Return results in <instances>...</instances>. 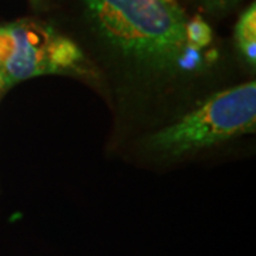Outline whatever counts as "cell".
Listing matches in <instances>:
<instances>
[{
    "label": "cell",
    "instance_id": "cell-1",
    "mask_svg": "<svg viewBox=\"0 0 256 256\" xmlns=\"http://www.w3.org/2000/svg\"><path fill=\"white\" fill-rule=\"evenodd\" d=\"M84 4L102 42L142 73L175 77L204 64V56L186 44V18L175 3L84 0Z\"/></svg>",
    "mask_w": 256,
    "mask_h": 256
},
{
    "label": "cell",
    "instance_id": "cell-2",
    "mask_svg": "<svg viewBox=\"0 0 256 256\" xmlns=\"http://www.w3.org/2000/svg\"><path fill=\"white\" fill-rule=\"evenodd\" d=\"M256 127V82H245L210 96L174 124L146 138L151 151L181 156L250 134Z\"/></svg>",
    "mask_w": 256,
    "mask_h": 256
},
{
    "label": "cell",
    "instance_id": "cell-3",
    "mask_svg": "<svg viewBox=\"0 0 256 256\" xmlns=\"http://www.w3.org/2000/svg\"><path fill=\"white\" fill-rule=\"evenodd\" d=\"M84 56L73 40L37 20L0 26V76L6 87L47 74L82 73Z\"/></svg>",
    "mask_w": 256,
    "mask_h": 256
},
{
    "label": "cell",
    "instance_id": "cell-4",
    "mask_svg": "<svg viewBox=\"0 0 256 256\" xmlns=\"http://www.w3.org/2000/svg\"><path fill=\"white\" fill-rule=\"evenodd\" d=\"M235 42L248 66L256 64V4L252 3L239 18L235 28Z\"/></svg>",
    "mask_w": 256,
    "mask_h": 256
},
{
    "label": "cell",
    "instance_id": "cell-5",
    "mask_svg": "<svg viewBox=\"0 0 256 256\" xmlns=\"http://www.w3.org/2000/svg\"><path fill=\"white\" fill-rule=\"evenodd\" d=\"M212 38H214L212 28L201 16H195L191 20H186L185 40H186V44L191 48L200 52L204 47L210 46Z\"/></svg>",
    "mask_w": 256,
    "mask_h": 256
},
{
    "label": "cell",
    "instance_id": "cell-6",
    "mask_svg": "<svg viewBox=\"0 0 256 256\" xmlns=\"http://www.w3.org/2000/svg\"><path fill=\"white\" fill-rule=\"evenodd\" d=\"M204 9H206L210 13H224L228 10L234 9L242 0H196Z\"/></svg>",
    "mask_w": 256,
    "mask_h": 256
},
{
    "label": "cell",
    "instance_id": "cell-7",
    "mask_svg": "<svg viewBox=\"0 0 256 256\" xmlns=\"http://www.w3.org/2000/svg\"><path fill=\"white\" fill-rule=\"evenodd\" d=\"M4 87H6V84H4V80H3V77L0 76V92H2V90H3Z\"/></svg>",
    "mask_w": 256,
    "mask_h": 256
},
{
    "label": "cell",
    "instance_id": "cell-8",
    "mask_svg": "<svg viewBox=\"0 0 256 256\" xmlns=\"http://www.w3.org/2000/svg\"><path fill=\"white\" fill-rule=\"evenodd\" d=\"M165 3H174V0H162Z\"/></svg>",
    "mask_w": 256,
    "mask_h": 256
},
{
    "label": "cell",
    "instance_id": "cell-9",
    "mask_svg": "<svg viewBox=\"0 0 256 256\" xmlns=\"http://www.w3.org/2000/svg\"><path fill=\"white\" fill-rule=\"evenodd\" d=\"M32 2H33V3H34V2H37V0H32Z\"/></svg>",
    "mask_w": 256,
    "mask_h": 256
}]
</instances>
